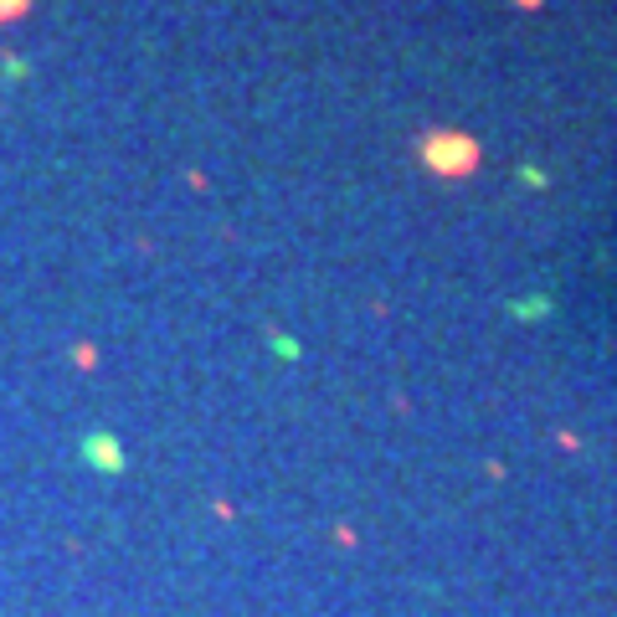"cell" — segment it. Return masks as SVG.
Segmentation results:
<instances>
[{
  "mask_svg": "<svg viewBox=\"0 0 617 617\" xmlns=\"http://www.w3.org/2000/svg\"><path fill=\"white\" fill-rule=\"evenodd\" d=\"M422 165L433 170V175H443V181H458V175H469L473 165H478V145H473L469 134H453V129H437V134H427L417 145Z\"/></svg>",
  "mask_w": 617,
  "mask_h": 617,
  "instance_id": "1",
  "label": "cell"
},
{
  "mask_svg": "<svg viewBox=\"0 0 617 617\" xmlns=\"http://www.w3.org/2000/svg\"><path fill=\"white\" fill-rule=\"evenodd\" d=\"M514 5H525V11H541L545 0H514Z\"/></svg>",
  "mask_w": 617,
  "mask_h": 617,
  "instance_id": "2",
  "label": "cell"
}]
</instances>
